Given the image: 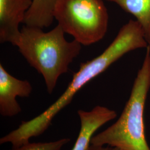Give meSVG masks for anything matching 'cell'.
Here are the masks:
<instances>
[{
	"label": "cell",
	"instance_id": "obj_1",
	"mask_svg": "<svg viewBox=\"0 0 150 150\" xmlns=\"http://www.w3.org/2000/svg\"><path fill=\"white\" fill-rule=\"evenodd\" d=\"M42 29L23 26L15 46L28 64L43 76L47 91L51 94L59 76L68 72L79 55L82 45L75 40L67 41L59 25L49 32Z\"/></svg>",
	"mask_w": 150,
	"mask_h": 150
},
{
	"label": "cell",
	"instance_id": "obj_4",
	"mask_svg": "<svg viewBox=\"0 0 150 150\" xmlns=\"http://www.w3.org/2000/svg\"><path fill=\"white\" fill-rule=\"evenodd\" d=\"M54 17L65 33L89 46L105 37L109 16L102 0H59Z\"/></svg>",
	"mask_w": 150,
	"mask_h": 150
},
{
	"label": "cell",
	"instance_id": "obj_9",
	"mask_svg": "<svg viewBox=\"0 0 150 150\" xmlns=\"http://www.w3.org/2000/svg\"><path fill=\"white\" fill-rule=\"evenodd\" d=\"M119 6L123 10L132 15L139 22L145 39L150 46V0H106Z\"/></svg>",
	"mask_w": 150,
	"mask_h": 150
},
{
	"label": "cell",
	"instance_id": "obj_5",
	"mask_svg": "<svg viewBox=\"0 0 150 150\" xmlns=\"http://www.w3.org/2000/svg\"><path fill=\"white\" fill-rule=\"evenodd\" d=\"M32 91L30 82L10 75L0 64V114L4 117H13L21 112L17 97H28Z\"/></svg>",
	"mask_w": 150,
	"mask_h": 150
},
{
	"label": "cell",
	"instance_id": "obj_2",
	"mask_svg": "<svg viewBox=\"0 0 150 150\" xmlns=\"http://www.w3.org/2000/svg\"><path fill=\"white\" fill-rule=\"evenodd\" d=\"M139 70L129 100L118 120L93 135L91 144L108 145L123 150H150L145 134L144 111L150 90V46Z\"/></svg>",
	"mask_w": 150,
	"mask_h": 150
},
{
	"label": "cell",
	"instance_id": "obj_6",
	"mask_svg": "<svg viewBox=\"0 0 150 150\" xmlns=\"http://www.w3.org/2000/svg\"><path fill=\"white\" fill-rule=\"evenodd\" d=\"M32 0H0V42L15 46L21 30L19 25L24 21Z\"/></svg>",
	"mask_w": 150,
	"mask_h": 150
},
{
	"label": "cell",
	"instance_id": "obj_7",
	"mask_svg": "<svg viewBox=\"0 0 150 150\" xmlns=\"http://www.w3.org/2000/svg\"><path fill=\"white\" fill-rule=\"evenodd\" d=\"M77 113L80 120V130L71 150H89L91 139L97 129L117 115L115 110L99 105L89 111L79 110Z\"/></svg>",
	"mask_w": 150,
	"mask_h": 150
},
{
	"label": "cell",
	"instance_id": "obj_10",
	"mask_svg": "<svg viewBox=\"0 0 150 150\" xmlns=\"http://www.w3.org/2000/svg\"><path fill=\"white\" fill-rule=\"evenodd\" d=\"M69 138H64L57 141L48 142H30L17 147H12L8 150H61L64 145L70 142Z\"/></svg>",
	"mask_w": 150,
	"mask_h": 150
},
{
	"label": "cell",
	"instance_id": "obj_3",
	"mask_svg": "<svg viewBox=\"0 0 150 150\" xmlns=\"http://www.w3.org/2000/svg\"><path fill=\"white\" fill-rule=\"evenodd\" d=\"M149 44L139 22L130 20L121 27L111 44L93 59L81 63L79 71L61 96L56 101L60 108L72 101L76 93L90 81L100 75L125 54L139 48H147Z\"/></svg>",
	"mask_w": 150,
	"mask_h": 150
},
{
	"label": "cell",
	"instance_id": "obj_8",
	"mask_svg": "<svg viewBox=\"0 0 150 150\" xmlns=\"http://www.w3.org/2000/svg\"><path fill=\"white\" fill-rule=\"evenodd\" d=\"M59 0H32L23 23L28 26L48 27L54 19V12Z\"/></svg>",
	"mask_w": 150,
	"mask_h": 150
},
{
	"label": "cell",
	"instance_id": "obj_11",
	"mask_svg": "<svg viewBox=\"0 0 150 150\" xmlns=\"http://www.w3.org/2000/svg\"><path fill=\"white\" fill-rule=\"evenodd\" d=\"M89 150H123L117 147L108 145H95L91 144Z\"/></svg>",
	"mask_w": 150,
	"mask_h": 150
}]
</instances>
